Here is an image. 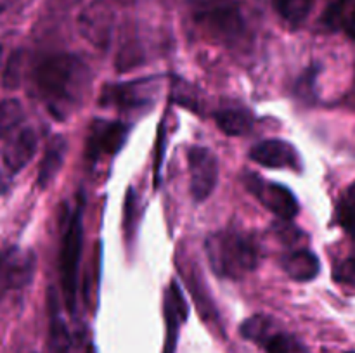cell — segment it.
Wrapping results in <instances>:
<instances>
[{
  "label": "cell",
  "instance_id": "4fadbf2b",
  "mask_svg": "<svg viewBox=\"0 0 355 353\" xmlns=\"http://www.w3.org/2000/svg\"><path fill=\"white\" fill-rule=\"evenodd\" d=\"M281 266L290 279L297 282H309L315 279L321 270L319 258L309 249H297L281 258Z\"/></svg>",
  "mask_w": 355,
  "mask_h": 353
},
{
  "label": "cell",
  "instance_id": "ba28073f",
  "mask_svg": "<svg viewBox=\"0 0 355 353\" xmlns=\"http://www.w3.org/2000/svg\"><path fill=\"white\" fill-rule=\"evenodd\" d=\"M191 173V194L196 201L211 196L218 182V161L214 152L201 145H193L187 151Z\"/></svg>",
  "mask_w": 355,
  "mask_h": 353
},
{
  "label": "cell",
  "instance_id": "ffe728a7",
  "mask_svg": "<svg viewBox=\"0 0 355 353\" xmlns=\"http://www.w3.org/2000/svg\"><path fill=\"white\" fill-rule=\"evenodd\" d=\"M333 277L342 286L355 287V256L340 262L333 270Z\"/></svg>",
  "mask_w": 355,
  "mask_h": 353
},
{
  "label": "cell",
  "instance_id": "9c48e42d",
  "mask_svg": "<svg viewBox=\"0 0 355 353\" xmlns=\"http://www.w3.org/2000/svg\"><path fill=\"white\" fill-rule=\"evenodd\" d=\"M130 127L121 121H96L87 141V159L96 161L103 154H116L127 138Z\"/></svg>",
  "mask_w": 355,
  "mask_h": 353
},
{
  "label": "cell",
  "instance_id": "52a82bcc",
  "mask_svg": "<svg viewBox=\"0 0 355 353\" xmlns=\"http://www.w3.org/2000/svg\"><path fill=\"white\" fill-rule=\"evenodd\" d=\"M156 92H158V83L155 80L142 78L104 87L99 102L103 106H114L120 109H139L149 106L155 100Z\"/></svg>",
  "mask_w": 355,
  "mask_h": 353
},
{
  "label": "cell",
  "instance_id": "277c9868",
  "mask_svg": "<svg viewBox=\"0 0 355 353\" xmlns=\"http://www.w3.org/2000/svg\"><path fill=\"white\" fill-rule=\"evenodd\" d=\"M82 203L76 204L75 211L69 217L68 225L62 234L61 248V282L62 296H64L66 308L69 314L76 310V293H78V265L80 255H82V239H83V224H82Z\"/></svg>",
  "mask_w": 355,
  "mask_h": 353
},
{
  "label": "cell",
  "instance_id": "30bf717a",
  "mask_svg": "<svg viewBox=\"0 0 355 353\" xmlns=\"http://www.w3.org/2000/svg\"><path fill=\"white\" fill-rule=\"evenodd\" d=\"M250 158L267 168H290L300 172L302 159L297 149L286 141L269 138L255 144L250 151Z\"/></svg>",
  "mask_w": 355,
  "mask_h": 353
},
{
  "label": "cell",
  "instance_id": "7402d4cb",
  "mask_svg": "<svg viewBox=\"0 0 355 353\" xmlns=\"http://www.w3.org/2000/svg\"><path fill=\"white\" fill-rule=\"evenodd\" d=\"M16 2H17V0H0V12L10 9V7H12Z\"/></svg>",
  "mask_w": 355,
  "mask_h": 353
},
{
  "label": "cell",
  "instance_id": "5b68a950",
  "mask_svg": "<svg viewBox=\"0 0 355 353\" xmlns=\"http://www.w3.org/2000/svg\"><path fill=\"white\" fill-rule=\"evenodd\" d=\"M245 183L246 187H248L250 192H252L267 210L272 211L276 217H279L281 220H291V218L297 217L298 211H300L297 197H295V194L291 192L288 187L276 182H269V180H263L257 175L246 176Z\"/></svg>",
  "mask_w": 355,
  "mask_h": 353
},
{
  "label": "cell",
  "instance_id": "8992f818",
  "mask_svg": "<svg viewBox=\"0 0 355 353\" xmlns=\"http://www.w3.org/2000/svg\"><path fill=\"white\" fill-rule=\"evenodd\" d=\"M80 33L97 48H107L114 30V10L106 0H96L78 17Z\"/></svg>",
  "mask_w": 355,
  "mask_h": 353
},
{
  "label": "cell",
  "instance_id": "44dd1931",
  "mask_svg": "<svg viewBox=\"0 0 355 353\" xmlns=\"http://www.w3.org/2000/svg\"><path fill=\"white\" fill-rule=\"evenodd\" d=\"M135 204H137V196H135L134 189H128L127 197H125V211H123V224L127 234L132 230V221L135 218Z\"/></svg>",
  "mask_w": 355,
  "mask_h": 353
},
{
  "label": "cell",
  "instance_id": "3957f363",
  "mask_svg": "<svg viewBox=\"0 0 355 353\" xmlns=\"http://www.w3.org/2000/svg\"><path fill=\"white\" fill-rule=\"evenodd\" d=\"M194 21L201 30L225 47H236L246 38L245 14L236 0H198Z\"/></svg>",
  "mask_w": 355,
  "mask_h": 353
},
{
  "label": "cell",
  "instance_id": "e0dca14e",
  "mask_svg": "<svg viewBox=\"0 0 355 353\" xmlns=\"http://www.w3.org/2000/svg\"><path fill=\"white\" fill-rule=\"evenodd\" d=\"M274 9L291 26H298L307 19L314 0H272Z\"/></svg>",
  "mask_w": 355,
  "mask_h": 353
},
{
  "label": "cell",
  "instance_id": "7c38bea8",
  "mask_svg": "<svg viewBox=\"0 0 355 353\" xmlns=\"http://www.w3.org/2000/svg\"><path fill=\"white\" fill-rule=\"evenodd\" d=\"M187 318V303L182 291L175 282L170 284L165 294V320H166V341L163 353H173L179 336V327Z\"/></svg>",
  "mask_w": 355,
  "mask_h": 353
},
{
  "label": "cell",
  "instance_id": "8fae6325",
  "mask_svg": "<svg viewBox=\"0 0 355 353\" xmlns=\"http://www.w3.org/2000/svg\"><path fill=\"white\" fill-rule=\"evenodd\" d=\"M37 151V134L31 128H23L6 144L2 152L3 165L10 175L21 172Z\"/></svg>",
  "mask_w": 355,
  "mask_h": 353
},
{
  "label": "cell",
  "instance_id": "2e32d148",
  "mask_svg": "<svg viewBox=\"0 0 355 353\" xmlns=\"http://www.w3.org/2000/svg\"><path fill=\"white\" fill-rule=\"evenodd\" d=\"M215 120H217V127L231 137H241L253 128V116L250 111L239 109V107L218 111Z\"/></svg>",
  "mask_w": 355,
  "mask_h": 353
},
{
  "label": "cell",
  "instance_id": "5bb4252c",
  "mask_svg": "<svg viewBox=\"0 0 355 353\" xmlns=\"http://www.w3.org/2000/svg\"><path fill=\"white\" fill-rule=\"evenodd\" d=\"M322 26L331 31H342L355 40V0H331L321 17Z\"/></svg>",
  "mask_w": 355,
  "mask_h": 353
},
{
  "label": "cell",
  "instance_id": "603a6c76",
  "mask_svg": "<svg viewBox=\"0 0 355 353\" xmlns=\"http://www.w3.org/2000/svg\"><path fill=\"white\" fill-rule=\"evenodd\" d=\"M0 55H2V47H0Z\"/></svg>",
  "mask_w": 355,
  "mask_h": 353
},
{
  "label": "cell",
  "instance_id": "d6986e66",
  "mask_svg": "<svg viewBox=\"0 0 355 353\" xmlns=\"http://www.w3.org/2000/svg\"><path fill=\"white\" fill-rule=\"evenodd\" d=\"M24 111L19 100L3 99L0 100V138L10 134L17 125L23 121Z\"/></svg>",
  "mask_w": 355,
  "mask_h": 353
},
{
  "label": "cell",
  "instance_id": "ac0fdd59",
  "mask_svg": "<svg viewBox=\"0 0 355 353\" xmlns=\"http://www.w3.org/2000/svg\"><path fill=\"white\" fill-rule=\"evenodd\" d=\"M336 220L347 234L355 237V180L340 197L336 206Z\"/></svg>",
  "mask_w": 355,
  "mask_h": 353
},
{
  "label": "cell",
  "instance_id": "6da1fadb",
  "mask_svg": "<svg viewBox=\"0 0 355 353\" xmlns=\"http://www.w3.org/2000/svg\"><path fill=\"white\" fill-rule=\"evenodd\" d=\"M90 71L75 54H55L35 69V85L49 114L58 120L71 116L85 99Z\"/></svg>",
  "mask_w": 355,
  "mask_h": 353
},
{
  "label": "cell",
  "instance_id": "9a60e30c",
  "mask_svg": "<svg viewBox=\"0 0 355 353\" xmlns=\"http://www.w3.org/2000/svg\"><path fill=\"white\" fill-rule=\"evenodd\" d=\"M66 147H68V144H66L64 137H61V135H55V137H52L51 141H49L44 156H42L40 166H38L37 182L42 189H45V187L55 179L59 170L62 168Z\"/></svg>",
  "mask_w": 355,
  "mask_h": 353
},
{
  "label": "cell",
  "instance_id": "7a4b0ae2",
  "mask_svg": "<svg viewBox=\"0 0 355 353\" xmlns=\"http://www.w3.org/2000/svg\"><path fill=\"white\" fill-rule=\"evenodd\" d=\"M208 262L217 275L241 279L255 270L259 249L250 235L234 230H220L208 235L205 242Z\"/></svg>",
  "mask_w": 355,
  "mask_h": 353
}]
</instances>
